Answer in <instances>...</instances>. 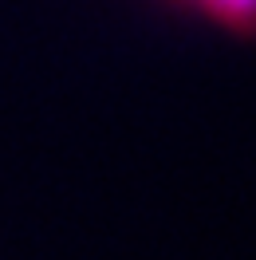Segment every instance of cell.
<instances>
[{"instance_id": "cell-1", "label": "cell", "mask_w": 256, "mask_h": 260, "mask_svg": "<svg viewBox=\"0 0 256 260\" xmlns=\"http://www.w3.org/2000/svg\"><path fill=\"white\" fill-rule=\"evenodd\" d=\"M181 4H193L197 12L213 16L225 28L256 32V0H181Z\"/></svg>"}]
</instances>
